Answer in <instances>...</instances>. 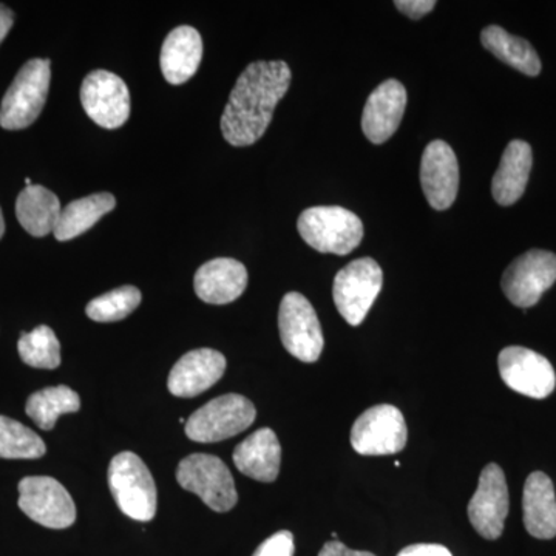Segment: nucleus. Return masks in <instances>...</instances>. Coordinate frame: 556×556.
<instances>
[{
	"mask_svg": "<svg viewBox=\"0 0 556 556\" xmlns=\"http://www.w3.org/2000/svg\"><path fill=\"white\" fill-rule=\"evenodd\" d=\"M291 79V68L283 61H258L244 68L219 123L230 146L247 148L265 135Z\"/></svg>",
	"mask_w": 556,
	"mask_h": 556,
	"instance_id": "nucleus-1",
	"label": "nucleus"
},
{
	"mask_svg": "<svg viewBox=\"0 0 556 556\" xmlns=\"http://www.w3.org/2000/svg\"><path fill=\"white\" fill-rule=\"evenodd\" d=\"M298 229L306 244L321 254H350L364 239L362 219L340 206L306 208L299 217Z\"/></svg>",
	"mask_w": 556,
	"mask_h": 556,
	"instance_id": "nucleus-2",
	"label": "nucleus"
},
{
	"mask_svg": "<svg viewBox=\"0 0 556 556\" xmlns=\"http://www.w3.org/2000/svg\"><path fill=\"white\" fill-rule=\"evenodd\" d=\"M109 486L119 510L135 521H152L156 514V485L141 457L123 452L109 467Z\"/></svg>",
	"mask_w": 556,
	"mask_h": 556,
	"instance_id": "nucleus-3",
	"label": "nucleus"
},
{
	"mask_svg": "<svg viewBox=\"0 0 556 556\" xmlns=\"http://www.w3.org/2000/svg\"><path fill=\"white\" fill-rule=\"evenodd\" d=\"M50 78L49 60H31L20 70L0 105L2 129H25L39 118L49 97Z\"/></svg>",
	"mask_w": 556,
	"mask_h": 556,
	"instance_id": "nucleus-4",
	"label": "nucleus"
},
{
	"mask_svg": "<svg viewBox=\"0 0 556 556\" xmlns=\"http://www.w3.org/2000/svg\"><path fill=\"white\" fill-rule=\"evenodd\" d=\"M257 409L241 394H225L208 402L186 420L190 441L214 444L243 433L254 424Z\"/></svg>",
	"mask_w": 556,
	"mask_h": 556,
	"instance_id": "nucleus-5",
	"label": "nucleus"
},
{
	"mask_svg": "<svg viewBox=\"0 0 556 556\" xmlns=\"http://www.w3.org/2000/svg\"><path fill=\"white\" fill-rule=\"evenodd\" d=\"M177 481L218 514L232 510L239 501L232 473L217 456L195 453L185 457L177 468Z\"/></svg>",
	"mask_w": 556,
	"mask_h": 556,
	"instance_id": "nucleus-6",
	"label": "nucleus"
},
{
	"mask_svg": "<svg viewBox=\"0 0 556 556\" xmlns=\"http://www.w3.org/2000/svg\"><path fill=\"white\" fill-rule=\"evenodd\" d=\"M382 285V269L369 257L354 260L339 270L332 285V299L346 324L358 327L365 320Z\"/></svg>",
	"mask_w": 556,
	"mask_h": 556,
	"instance_id": "nucleus-7",
	"label": "nucleus"
},
{
	"mask_svg": "<svg viewBox=\"0 0 556 556\" xmlns=\"http://www.w3.org/2000/svg\"><path fill=\"white\" fill-rule=\"evenodd\" d=\"M278 329L291 356L313 364L324 351L325 340L316 309L300 292H288L278 311Z\"/></svg>",
	"mask_w": 556,
	"mask_h": 556,
	"instance_id": "nucleus-8",
	"label": "nucleus"
},
{
	"mask_svg": "<svg viewBox=\"0 0 556 556\" xmlns=\"http://www.w3.org/2000/svg\"><path fill=\"white\" fill-rule=\"evenodd\" d=\"M350 439L358 455H394L407 445L408 428L401 409L376 405L357 417Z\"/></svg>",
	"mask_w": 556,
	"mask_h": 556,
	"instance_id": "nucleus-9",
	"label": "nucleus"
},
{
	"mask_svg": "<svg viewBox=\"0 0 556 556\" xmlns=\"http://www.w3.org/2000/svg\"><path fill=\"white\" fill-rule=\"evenodd\" d=\"M556 281V255L554 252L532 249L508 265L503 287L506 298L518 308L535 306L544 292Z\"/></svg>",
	"mask_w": 556,
	"mask_h": 556,
	"instance_id": "nucleus-10",
	"label": "nucleus"
},
{
	"mask_svg": "<svg viewBox=\"0 0 556 556\" xmlns=\"http://www.w3.org/2000/svg\"><path fill=\"white\" fill-rule=\"evenodd\" d=\"M20 508L33 521L49 529H67L76 521L73 497L61 482L50 477L22 479Z\"/></svg>",
	"mask_w": 556,
	"mask_h": 556,
	"instance_id": "nucleus-11",
	"label": "nucleus"
},
{
	"mask_svg": "<svg viewBox=\"0 0 556 556\" xmlns=\"http://www.w3.org/2000/svg\"><path fill=\"white\" fill-rule=\"evenodd\" d=\"M80 101L87 115L104 129H118L130 116V93L115 73L94 70L84 79Z\"/></svg>",
	"mask_w": 556,
	"mask_h": 556,
	"instance_id": "nucleus-12",
	"label": "nucleus"
},
{
	"mask_svg": "<svg viewBox=\"0 0 556 556\" xmlns=\"http://www.w3.org/2000/svg\"><path fill=\"white\" fill-rule=\"evenodd\" d=\"M497 367L504 383L522 396L546 399L554 393L555 369L535 351L522 346L504 348L497 357Z\"/></svg>",
	"mask_w": 556,
	"mask_h": 556,
	"instance_id": "nucleus-13",
	"label": "nucleus"
},
{
	"mask_svg": "<svg viewBox=\"0 0 556 556\" xmlns=\"http://www.w3.org/2000/svg\"><path fill=\"white\" fill-rule=\"evenodd\" d=\"M506 475L497 464H489L481 471L477 493L468 503V519L485 540H497L504 532L508 515Z\"/></svg>",
	"mask_w": 556,
	"mask_h": 556,
	"instance_id": "nucleus-14",
	"label": "nucleus"
},
{
	"mask_svg": "<svg viewBox=\"0 0 556 556\" xmlns=\"http://www.w3.org/2000/svg\"><path fill=\"white\" fill-rule=\"evenodd\" d=\"M420 185L431 207H452L459 189V164L447 142L437 139L424 150L420 161Z\"/></svg>",
	"mask_w": 556,
	"mask_h": 556,
	"instance_id": "nucleus-15",
	"label": "nucleus"
},
{
	"mask_svg": "<svg viewBox=\"0 0 556 556\" xmlns=\"http://www.w3.org/2000/svg\"><path fill=\"white\" fill-rule=\"evenodd\" d=\"M407 100V90L396 79L383 80L371 91L362 113V130L372 144H383L396 134Z\"/></svg>",
	"mask_w": 556,
	"mask_h": 556,
	"instance_id": "nucleus-16",
	"label": "nucleus"
},
{
	"mask_svg": "<svg viewBox=\"0 0 556 556\" xmlns=\"http://www.w3.org/2000/svg\"><path fill=\"white\" fill-rule=\"evenodd\" d=\"M226 371V358L208 348L189 351L169 375V391L177 397H195L214 387Z\"/></svg>",
	"mask_w": 556,
	"mask_h": 556,
	"instance_id": "nucleus-17",
	"label": "nucleus"
},
{
	"mask_svg": "<svg viewBox=\"0 0 556 556\" xmlns=\"http://www.w3.org/2000/svg\"><path fill=\"white\" fill-rule=\"evenodd\" d=\"M197 295L211 305H228L248 287V270L233 258H214L204 263L193 280Z\"/></svg>",
	"mask_w": 556,
	"mask_h": 556,
	"instance_id": "nucleus-18",
	"label": "nucleus"
},
{
	"mask_svg": "<svg viewBox=\"0 0 556 556\" xmlns=\"http://www.w3.org/2000/svg\"><path fill=\"white\" fill-rule=\"evenodd\" d=\"M233 464L241 473L260 482H274L281 466V447L270 428H260L233 450Z\"/></svg>",
	"mask_w": 556,
	"mask_h": 556,
	"instance_id": "nucleus-19",
	"label": "nucleus"
},
{
	"mask_svg": "<svg viewBox=\"0 0 556 556\" xmlns=\"http://www.w3.org/2000/svg\"><path fill=\"white\" fill-rule=\"evenodd\" d=\"M203 58V39L195 28L182 25L175 28L161 49V70L172 86L188 83L200 67Z\"/></svg>",
	"mask_w": 556,
	"mask_h": 556,
	"instance_id": "nucleus-20",
	"label": "nucleus"
},
{
	"mask_svg": "<svg viewBox=\"0 0 556 556\" xmlns=\"http://www.w3.org/2000/svg\"><path fill=\"white\" fill-rule=\"evenodd\" d=\"M522 511L527 532L538 540L556 536V496L552 479L543 471H535L527 478Z\"/></svg>",
	"mask_w": 556,
	"mask_h": 556,
	"instance_id": "nucleus-21",
	"label": "nucleus"
},
{
	"mask_svg": "<svg viewBox=\"0 0 556 556\" xmlns=\"http://www.w3.org/2000/svg\"><path fill=\"white\" fill-rule=\"evenodd\" d=\"M532 164V148L526 141L515 139L507 146L492 181V195L497 204L511 206L525 195Z\"/></svg>",
	"mask_w": 556,
	"mask_h": 556,
	"instance_id": "nucleus-22",
	"label": "nucleus"
},
{
	"mask_svg": "<svg viewBox=\"0 0 556 556\" xmlns=\"http://www.w3.org/2000/svg\"><path fill=\"white\" fill-rule=\"evenodd\" d=\"M61 211L60 199L43 186L33 185L17 197V219L33 237H46L53 232Z\"/></svg>",
	"mask_w": 556,
	"mask_h": 556,
	"instance_id": "nucleus-23",
	"label": "nucleus"
},
{
	"mask_svg": "<svg viewBox=\"0 0 556 556\" xmlns=\"http://www.w3.org/2000/svg\"><path fill=\"white\" fill-rule=\"evenodd\" d=\"M116 206L115 197L108 192L93 193L86 199L75 200L62 208L53 233L56 240L68 241L83 236Z\"/></svg>",
	"mask_w": 556,
	"mask_h": 556,
	"instance_id": "nucleus-24",
	"label": "nucleus"
},
{
	"mask_svg": "<svg viewBox=\"0 0 556 556\" xmlns=\"http://www.w3.org/2000/svg\"><path fill=\"white\" fill-rule=\"evenodd\" d=\"M481 42L497 60L506 62L518 72L527 76L540 75L541 61L529 40L517 38L497 25H490L482 30Z\"/></svg>",
	"mask_w": 556,
	"mask_h": 556,
	"instance_id": "nucleus-25",
	"label": "nucleus"
},
{
	"mask_svg": "<svg viewBox=\"0 0 556 556\" xmlns=\"http://www.w3.org/2000/svg\"><path fill=\"white\" fill-rule=\"evenodd\" d=\"M80 399L72 388L60 386L43 388L28 397L25 412L42 430H53L60 416L79 412Z\"/></svg>",
	"mask_w": 556,
	"mask_h": 556,
	"instance_id": "nucleus-26",
	"label": "nucleus"
},
{
	"mask_svg": "<svg viewBox=\"0 0 556 556\" xmlns=\"http://www.w3.org/2000/svg\"><path fill=\"white\" fill-rule=\"evenodd\" d=\"M47 453L46 442L31 428L0 416V457L3 459H38Z\"/></svg>",
	"mask_w": 556,
	"mask_h": 556,
	"instance_id": "nucleus-27",
	"label": "nucleus"
},
{
	"mask_svg": "<svg viewBox=\"0 0 556 556\" xmlns=\"http://www.w3.org/2000/svg\"><path fill=\"white\" fill-rule=\"evenodd\" d=\"M24 364L33 368L54 369L61 365V343L53 329L40 325L31 332H24L17 343Z\"/></svg>",
	"mask_w": 556,
	"mask_h": 556,
	"instance_id": "nucleus-28",
	"label": "nucleus"
},
{
	"mask_svg": "<svg viewBox=\"0 0 556 556\" xmlns=\"http://www.w3.org/2000/svg\"><path fill=\"white\" fill-rule=\"evenodd\" d=\"M141 291L135 287H121L105 292L100 298L91 300L87 305V316L94 321L109 324L129 317L141 303Z\"/></svg>",
	"mask_w": 556,
	"mask_h": 556,
	"instance_id": "nucleus-29",
	"label": "nucleus"
},
{
	"mask_svg": "<svg viewBox=\"0 0 556 556\" xmlns=\"http://www.w3.org/2000/svg\"><path fill=\"white\" fill-rule=\"evenodd\" d=\"M294 548V535L288 530H281L263 541L252 556H292Z\"/></svg>",
	"mask_w": 556,
	"mask_h": 556,
	"instance_id": "nucleus-30",
	"label": "nucleus"
},
{
	"mask_svg": "<svg viewBox=\"0 0 556 556\" xmlns=\"http://www.w3.org/2000/svg\"><path fill=\"white\" fill-rule=\"evenodd\" d=\"M394 5L405 16L412 17V20H420V17L434 10L437 2L434 0H397Z\"/></svg>",
	"mask_w": 556,
	"mask_h": 556,
	"instance_id": "nucleus-31",
	"label": "nucleus"
},
{
	"mask_svg": "<svg viewBox=\"0 0 556 556\" xmlns=\"http://www.w3.org/2000/svg\"><path fill=\"white\" fill-rule=\"evenodd\" d=\"M397 556H453L447 547L441 544H413L402 548Z\"/></svg>",
	"mask_w": 556,
	"mask_h": 556,
	"instance_id": "nucleus-32",
	"label": "nucleus"
},
{
	"mask_svg": "<svg viewBox=\"0 0 556 556\" xmlns=\"http://www.w3.org/2000/svg\"><path fill=\"white\" fill-rule=\"evenodd\" d=\"M318 556H376L371 552L353 551V548L346 547L345 544L340 543L339 540L328 541L321 551L318 552Z\"/></svg>",
	"mask_w": 556,
	"mask_h": 556,
	"instance_id": "nucleus-33",
	"label": "nucleus"
},
{
	"mask_svg": "<svg viewBox=\"0 0 556 556\" xmlns=\"http://www.w3.org/2000/svg\"><path fill=\"white\" fill-rule=\"evenodd\" d=\"M14 24V14L13 11L9 9V7L0 3V43L3 42V39L9 35L11 27Z\"/></svg>",
	"mask_w": 556,
	"mask_h": 556,
	"instance_id": "nucleus-34",
	"label": "nucleus"
},
{
	"mask_svg": "<svg viewBox=\"0 0 556 556\" xmlns=\"http://www.w3.org/2000/svg\"><path fill=\"white\" fill-rule=\"evenodd\" d=\"M3 232H5V222H3L2 208H0V239H2Z\"/></svg>",
	"mask_w": 556,
	"mask_h": 556,
	"instance_id": "nucleus-35",
	"label": "nucleus"
}]
</instances>
